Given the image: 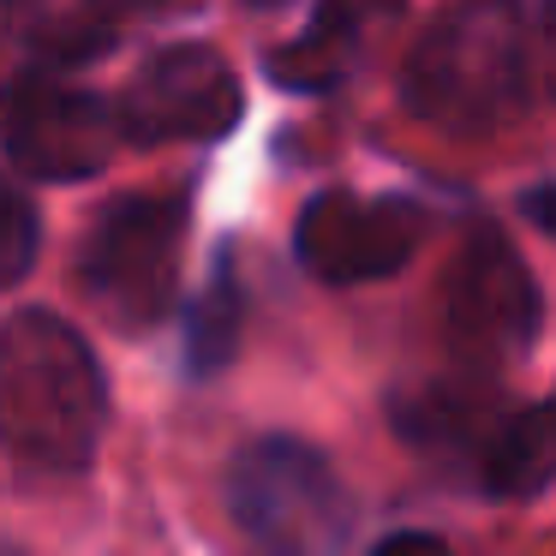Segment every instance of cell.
Listing matches in <instances>:
<instances>
[{
  "label": "cell",
  "mask_w": 556,
  "mask_h": 556,
  "mask_svg": "<svg viewBox=\"0 0 556 556\" xmlns=\"http://www.w3.org/2000/svg\"><path fill=\"white\" fill-rule=\"evenodd\" d=\"M389 419H395V431L413 448H425V455H460L479 472V455L496 437V425L508 419V407L491 389V371L460 365V377H437V383H419L413 395H395L389 401Z\"/></svg>",
  "instance_id": "10"
},
{
  "label": "cell",
  "mask_w": 556,
  "mask_h": 556,
  "mask_svg": "<svg viewBox=\"0 0 556 556\" xmlns=\"http://www.w3.org/2000/svg\"><path fill=\"white\" fill-rule=\"evenodd\" d=\"M121 121L132 144H216L240 126L245 90L233 66L204 42H168L156 49L121 97Z\"/></svg>",
  "instance_id": "7"
},
{
  "label": "cell",
  "mask_w": 556,
  "mask_h": 556,
  "mask_svg": "<svg viewBox=\"0 0 556 556\" xmlns=\"http://www.w3.org/2000/svg\"><path fill=\"white\" fill-rule=\"evenodd\" d=\"M532 73L539 49L520 0H443L407 54L401 97L437 132L491 138L527 114Z\"/></svg>",
  "instance_id": "2"
},
{
  "label": "cell",
  "mask_w": 556,
  "mask_h": 556,
  "mask_svg": "<svg viewBox=\"0 0 556 556\" xmlns=\"http://www.w3.org/2000/svg\"><path fill=\"white\" fill-rule=\"evenodd\" d=\"M425 240V210L413 198H365V192H317L293 222V257L329 288L383 281L413 264Z\"/></svg>",
  "instance_id": "8"
},
{
  "label": "cell",
  "mask_w": 556,
  "mask_h": 556,
  "mask_svg": "<svg viewBox=\"0 0 556 556\" xmlns=\"http://www.w3.org/2000/svg\"><path fill=\"white\" fill-rule=\"evenodd\" d=\"M539 317L544 293L520 252L496 228H472L443 276V336L455 359L496 377L539 341Z\"/></svg>",
  "instance_id": "5"
},
{
  "label": "cell",
  "mask_w": 556,
  "mask_h": 556,
  "mask_svg": "<svg viewBox=\"0 0 556 556\" xmlns=\"http://www.w3.org/2000/svg\"><path fill=\"white\" fill-rule=\"evenodd\" d=\"M389 551H443V539H437V532H383V539H377V556H389Z\"/></svg>",
  "instance_id": "17"
},
{
  "label": "cell",
  "mask_w": 556,
  "mask_h": 556,
  "mask_svg": "<svg viewBox=\"0 0 556 556\" xmlns=\"http://www.w3.org/2000/svg\"><path fill=\"white\" fill-rule=\"evenodd\" d=\"M240 329H245V293H240V269H233V245H216L210 281L192 293V312H186V371L222 377L228 359L240 353Z\"/></svg>",
  "instance_id": "13"
},
{
  "label": "cell",
  "mask_w": 556,
  "mask_h": 556,
  "mask_svg": "<svg viewBox=\"0 0 556 556\" xmlns=\"http://www.w3.org/2000/svg\"><path fill=\"white\" fill-rule=\"evenodd\" d=\"M228 515L264 551L324 556L348 544L353 496L324 448L300 437H257L228 467Z\"/></svg>",
  "instance_id": "3"
},
{
  "label": "cell",
  "mask_w": 556,
  "mask_h": 556,
  "mask_svg": "<svg viewBox=\"0 0 556 556\" xmlns=\"http://www.w3.org/2000/svg\"><path fill=\"white\" fill-rule=\"evenodd\" d=\"M132 144L121 102L78 90L61 66H25L7 97V162L25 180H85L109 168L114 150Z\"/></svg>",
  "instance_id": "6"
},
{
  "label": "cell",
  "mask_w": 556,
  "mask_h": 556,
  "mask_svg": "<svg viewBox=\"0 0 556 556\" xmlns=\"http://www.w3.org/2000/svg\"><path fill=\"white\" fill-rule=\"evenodd\" d=\"M407 0H317L312 25L288 42V49L264 54V73L281 90L300 97H324V90L348 85L365 61L377 54L389 25H401Z\"/></svg>",
  "instance_id": "9"
},
{
  "label": "cell",
  "mask_w": 556,
  "mask_h": 556,
  "mask_svg": "<svg viewBox=\"0 0 556 556\" xmlns=\"http://www.w3.org/2000/svg\"><path fill=\"white\" fill-rule=\"evenodd\" d=\"M472 479L491 496H539L556 479V395L532 401V407H508Z\"/></svg>",
  "instance_id": "12"
},
{
  "label": "cell",
  "mask_w": 556,
  "mask_h": 556,
  "mask_svg": "<svg viewBox=\"0 0 556 556\" xmlns=\"http://www.w3.org/2000/svg\"><path fill=\"white\" fill-rule=\"evenodd\" d=\"M30 264H37V210H30L25 192L7 198V252H0V276L25 281Z\"/></svg>",
  "instance_id": "14"
},
{
  "label": "cell",
  "mask_w": 556,
  "mask_h": 556,
  "mask_svg": "<svg viewBox=\"0 0 556 556\" xmlns=\"http://www.w3.org/2000/svg\"><path fill=\"white\" fill-rule=\"evenodd\" d=\"M520 216H527L539 233H551V240H556V180L527 186V192H520Z\"/></svg>",
  "instance_id": "16"
},
{
  "label": "cell",
  "mask_w": 556,
  "mask_h": 556,
  "mask_svg": "<svg viewBox=\"0 0 556 556\" xmlns=\"http://www.w3.org/2000/svg\"><path fill=\"white\" fill-rule=\"evenodd\" d=\"M180 245H186V198L180 192H126L97 210L78 252V281L90 305L114 329L138 336L174 312L180 293Z\"/></svg>",
  "instance_id": "4"
},
{
  "label": "cell",
  "mask_w": 556,
  "mask_h": 556,
  "mask_svg": "<svg viewBox=\"0 0 556 556\" xmlns=\"http://www.w3.org/2000/svg\"><path fill=\"white\" fill-rule=\"evenodd\" d=\"M7 30L30 66H90L114 49V0H7Z\"/></svg>",
  "instance_id": "11"
},
{
  "label": "cell",
  "mask_w": 556,
  "mask_h": 556,
  "mask_svg": "<svg viewBox=\"0 0 556 556\" xmlns=\"http://www.w3.org/2000/svg\"><path fill=\"white\" fill-rule=\"evenodd\" d=\"M532 49H539V78H544V90H551V102H556V0H544V7H539Z\"/></svg>",
  "instance_id": "15"
},
{
  "label": "cell",
  "mask_w": 556,
  "mask_h": 556,
  "mask_svg": "<svg viewBox=\"0 0 556 556\" xmlns=\"http://www.w3.org/2000/svg\"><path fill=\"white\" fill-rule=\"evenodd\" d=\"M109 425V377L66 317L25 305L0 336V431L7 455L42 479L90 467Z\"/></svg>",
  "instance_id": "1"
}]
</instances>
